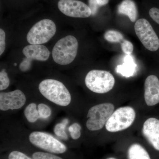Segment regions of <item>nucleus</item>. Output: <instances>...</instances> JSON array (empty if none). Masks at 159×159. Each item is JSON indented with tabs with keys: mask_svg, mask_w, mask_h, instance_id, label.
Returning a JSON list of instances; mask_svg holds the SVG:
<instances>
[{
	"mask_svg": "<svg viewBox=\"0 0 159 159\" xmlns=\"http://www.w3.org/2000/svg\"><path fill=\"white\" fill-rule=\"evenodd\" d=\"M39 89L46 99L57 105L65 107L70 103V94L60 81L54 79L45 80L40 83Z\"/></svg>",
	"mask_w": 159,
	"mask_h": 159,
	"instance_id": "f257e3e1",
	"label": "nucleus"
},
{
	"mask_svg": "<svg viewBox=\"0 0 159 159\" xmlns=\"http://www.w3.org/2000/svg\"><path fill=\"white\" fill-rule=\"evenodd\" d=\"M78 42L73 35H68L55 44L52 55L54 61L61 65H67L74 61L77 55Z\"/></svg>",
	"mask_w": 159,
	"mask_h": 159,
	"instance_id": "f03ea898",
	"label": "nucleus"
},
{
	"mask_svg": "<svg viewBox=\"0 0 159 159\" xmlns=\"http://www.w3.org/2000/svg\"><path fill=\"white\" fill-rule=\"evenodd\" d=\"M85 83L87 87L92 92L104 94L113 88L115 79L112 74L108 71L92 70L87 74Z\"/></svg>",
	"mask_w": 159,
	"mask_h": 159,
	"instance_id": "7ed1b4c3",
	"label": "nucleus"
},
{
	"mask_svg": "<svg viewBox=\"0 0 159 159\" xmlns=\"http://www.w3.org/2000/svg\"><path fill=\"white\" fill-rule=\"evenodd\" d=\"M136 118V112L129 106L119 107L114 111L105 125L110 132L125 130L132 125Z\"/></svg>",
	"mask_w": 159,
	"mask_h": 159,
	"instance_id": "20e7f679",
	"label": "nucleus"
},
{
	"mask_svg": "<svg viewBox=\"0 0 159 159\" xmlns=\"http://www.w3.org/2000/svg\"><path fill=\"white\" fill-rule=\"evenodd\" d=\"M114 110L113 104L109 102L100 103L91 107L88 112L87 128L91 131L99 130L103 128Z\"/></svg>",
	"mask_w": 159,
	"mask_h": 159,
	"instance_id": "39448f33",
	"label": "nucleus"
},
{
	"mask_svg": "<svg viewBox=\"0 0 159 159\" xmlns=\"http://www.w3.org/2000/svg\"><path fill=\"white\" fill-rule=\"evenodd\" d=\"M56 25L49 19H44L35 24L27 35L28 42L31 45H41L48 42L55 35Z\"/></svg>",
	"mask_w": 159,
	"mask_h": 159,
	"instance_id": "423d86ee",
	"label": "nucleus"
},
{
	"mask_svg": "<svg viewBox=\"0 0 159 159\" xmlns=\"http://www.w3.org/2000/svg\"><path fill=\"white\" fill-rule=\"evenodd\" d=\"M134 30L137 36L145 48L156 51L159 48V39L149 22L140 19L136 22Z\"/></svg>",
	"mask_w": 159,
	"mask_h": 159,
	"instance_id": "0eeeda50",
	"label": "nucleus"
},
{
	"mask_svg": "<svg viewBox=\"0 0 159 159\" xmlns=\"http://www.w3.org/2000/svg\"><path fill=\"white\" fill-rule=\"evenodd\" d=\"M29 139L32 145L51 153L61 154L67 150L66 145L61 142L51 135L42 132L31 133Z\"/></svg>",
	"mask_w": 159,
	"mask_h": 159,
	"instance_id": "6e6552de",
	"label": "nucleus"
},
{
	"mask_svg": "<svg viewBox=\"0 0 159 159\" xmlns=\"http://www.w3.org/2000/svg\"><path fill=\"white\" fill-rule=\"evenodd\" d=\"M57 6L60 11L70 17L87 18L92 15L89 7L78 0H60Z\"/></svg>",
	"mask_w": 159,
	"mask_h": 159,
	"instance_id": "1a4fd4ad",
	"label": "nucleus"
},
{
	"mask_svg": "<svg viewBox=\"0 0 159 159\" xmlns=\"http://www.w3.org/2000/svg\"><path fill=\"white\" fill-rule=\"evenodd\" d=\"M26 98L25 94L20 90L0 93V109L6 111L16 110L25 105Z\"/></svg>",
	"mask_w": 159,
	"mask_h": 159,
	"instance_id": "9d476101",
	"label": "nucleus"
},
{
	"mask_svg": "<svg viewBox=\"0 0 159 159\" xmlns=\"http://www.w3.org/2000/svg\"><path fill=\"white\" fill-rule=\"evenodd\" d=\"M144 98L146 104L152 106L159 103V80L155 75L148 76L144 84Z\"/></svg>",
	"mask_w": 159,
	"mask_h": 159,
	"instance_id": "9b49d317",
	"label": "nucleus"
},
{
	"mask_svg": "<svg viewBox=\"0 0 159 159\" xmlns=\"http://www.w3.org/2000/svg\"><path fill=\"white\" fill-rule=\"evenodd\" d=\"M142 133L148 142L156 150L159 151V120L150 118L145 121Z\"/></svg>",
	"mask_w": 159,
	"mask_h": 159,
	"instance_id": "f8f14e48",
	"label": "nucleus"
},
{
	"mask_svg": "<svg viewBox=\"0 0 159 159\" xmlns=\"http://www.w3.org/2000/svg\"><path fill=\"white\" fill-rule=\"evenodd\" d=\"M23 53L27 58L39 61H46L50 57L51 52L43 45H29L23 50Z\"/></svg>",
	"mask_w": 159,
	"mask_h": 159,
	"instance_id": "ddd939ff",
	"label": "nucleus"
},
{
	"mask_svg": "<svg viewBox=\"0 0 159 159\" xmlns=\"http://www.w3.org/2000/svg\"><path fill=\"white\" fill-rule=\"evenodd\" d=\"M118 10L119 14L127 16L132 22L136 20L138 9L135 3L133 0H123L118 6Z\"/></svg>",
	"mask_w": 159,
	"mask_h": 159,
	"instance_id": "4468645a",
	"label": "nucleus"
},
{
	"mask_svg": "<svg viewBox=\"0 0 159 159\" xmlns=\"http://www.w3.org/2000/svg\"><path fill=\"white\" fill-rule=\"evenodd\" d=\"M136 66V65L133 57L130 55H127L124 58V63L117 66L116 71L125 77H129L133 75Z\"/></svg>",
	"mask_w": 159,
	"mask_h": 159,
	"instance_id": "2eb2a0df",
	"label": "nucleus"
},
{
	"mask_svg": "<svg viewBox=\"0 0 159 159\" xmlns=\"http://www.w3.org/2000/svg\"><path fill=\"white\" fill-rule=\"evenodd\" d=\"M128 157V159H151L148 152L137 143L132 144L129 148Z\"/></svg>",
	"mask_w": 159,
	"mask_h": 159,
	"instance_id": "dca6fc26",
	"label": "nucleus"
},
{
	"mask_svg": "<svg viewBox=\"0 0 159 159\" xmlns=\"http://www.w3.org/2000/svg\"><path fill=\"white\" fill-rule=\"evenodd\" d=\"M24 113L28 121L31 123L36 122L40 118L37 106L34 103L29 104L25 109Z\"/></svg>",
	"mask_w": 159,
	"mask_h": 159,
	"instance_id": "f3484780",
	"label": "nucleus"
},
{
	"mask_svg": "<svg viewBox=\"0 0 159 159\" xmlns=\"http://www.w3.org/2000/svg\"><path fill=\"white\" fill-rule=\"evenodd\" d=\"M104 38L107 41L111 43H120L124 40L123 34L115 30H108L104 34Z\"/></svg>",
	"mask_w": 159,
	"mask_h": 159,
	"instance_id": "a211bd4d",
	"label": "nucleus"
},
{
	"mask_svg": "<svg viewBox=\"0 0 159 159\" xmlns=\"http://www.w3.org/2000/svg\"><path fill=\"white\" fill-rule=\"evenodd\" d=\"M68 120L65 119L61 123H58L55 125L54 132L55 134L63 139H67L68 135L66 133V125L68 123Z\"/></svg>",
	"mask_w": 159,
	"mask_h": 159,
	"instance_id": "6ab92c4d",
	"label": "nucleus"
},
{
	"mask_svg": "<svg viewBox=\"0 0 159 159\" xmlns=\"http://www.w3.org/2000/svg\"><path fill=\"white\" fill-rule=\"evenodd\" d=\"M39 117L42 119H47L51 116V110L50 107L44 103H40L38 106Z\"/></svg>",
	"mask_w": 159,
	"mask_h": 159,
	"instance_id": "aec40b11",
	"label": "nucleus"
},
{
	"mask_svg": "<svg viewBox=\"0 0 159 159\" xmlns=\"http://www.w3.org/2000/svg\"><path fill=\"white\" fill-rule=\"evenodd\" d=\"M81 126L78 123H74L71 125L69 128L71 138L74 140L79 139L81 135Z\"/></svg>",
	"mask_w": 159,
	"mask_h": 159,
	"instance_id": "412c9836",
	"label": "nucleus"
},
{
	"mask_svg": "<svg viewBox=\"0 0 159 159\" xmlns=\"http://www.w3.org/2000/svg\"><path fill=\"white\" fill-rule=\"evenodd\" d=\"M10 80L8 74L5 70L1 71L0 73V90L1 91L6 89L9 86Z\"/></svg>",
	"mask_w": 159,
	"mask_h": 159,
	"instance_id": "4be33fe9",
	"label": "nucleus"
},
{
	"mask_svg": "<svg viewBox=\"0 0 159 159\" xmlns=\"http://www.w3.org/2000/svg\"><path fill=\"white\" fill-rule=\"evenodd\" d=\"M32 156L34 159H63L52 154L40 152H34Z\"/></svg>",
	"mask_w": 159,
	"mask_h": 159,
	"instance_id": "5701e85b",
	"label": "nucleus"
},
{
	"mask_svg": "<svg viewBox=\"0 0 159 159\" xmlns=\"http://www.w3.org/2000/svg\"><path fill=\"white\" fill-rule=\"evenodd\" d=\"M122 51L127 55H130L134 51L133 44L127 40H123L121 43Z\"/></svg>",
	"mask_w": 159,
	"mask_h": 159,
	"instance_id": "b1692460",
	"label": "nucleus"
},
{
	"mask_svg": "<svg viewBox=\"0 0 159 159\" xmlns=\"http://www.w3.org/2000/svg\"><path fill=\"white\" fill-rule=\"evenodd\" d=\"M32 61V60L26 57L24 58L20 64V70L24 72L29 71L31 68Z\"/></svg>",
	"mask_w": 159,
	"mask_h": 159,
	"instance_id": "393cba45",
	"label": "nucleus"
},
{
	"mask_svg": "<svg viewBox=\"0 0 159 159\" xmlns=\"http://www.w3.org/2000/svg\"><path fill=\"white\" fill-rule=\"evenodd\" d=\"M6 48V33L4 30L0 29V55L4 53Z\"/></svg>",
	"mask_w": 159,
	"mask_h": 159,
	"instance_id": "a878e982",
	"label": "nucleus"
},
{
	"mask_svg": "<svg viewBox=\"0 0 159 159\" xmlns=\"http://www.w3.org/2000/svg\"><path fill=\"white\" fill-rule=\"evenodd\" d=\"M9 159H31L25 154L20 152L15 151L12 152L9 156Z\"/></svg>",
	"mask_w": 159,
	"mask_h": 159,
	"instance_id": "bb28decb",
	"label": "nucleus"
},
{
	"mask_svg": "<svg viewBox=\"0 0 159 159\" xmlns=\"http://www.w3.org/2000/svg\"><path fill=\"white\" fill-rule=\"evenodd\" d=\"M149 14L151 18L159 25V9L152 8L150 9Z\"/></svg>",
	"mask_w": 159,
	"mask_h": 159,
	"instance_id": "cd10ccee",
	"label": "nucleus"
},
{
	"mask_svg": "<svg viewBox=\"0 0 159 159\" xmlns=\"http://www.w3.org/2000/svg\"><path fill=\"white\" fill-rule=\"evenodd\" d=\"M89 5L92 11V14L94 15L97 13L98 7L99 6L95 0H89Z\"/></svg>",
	"mask_w": 159,
	"mask_h": 159,
	"instance_id": "c85d7f7f",
	"label": "nucleus"
},
{
	"mask_svg": "<svg viewBox=\"0 0 159 159\" xmlns=\"http://www.w3.org/2000/svg\"><path fill=\"white\" fill-rule=\"evenodd\" d=\"M99 6H105L108 3L109 0H95Z\"/></svg>",
	"mask_w": 159,
	"mask_h": 159,
	"instance_id": "c756f323",
	"label": "nucleus"
},
{
	"mask_svg": "<svg viewBox=\"0 0 159 159\" xmlns=\"http://www.w3.org/2000/svg\"><path fill=\"white\" fill-rule=\"evenodd\" d=\"M107 159H117L115 158H114V157H110V158H107Z\"/></svg>",
	"mask_w": 159,
	"mask_h": 159,
	"instance_id": "7c9ffc66",
	"label": "nucleus"
}]
</instances>
